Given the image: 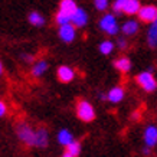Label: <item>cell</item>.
<instances>
[{
    "mask_svg": "<svg viewBox=\"0 0 157 157\" xmlns=\"http://www.w3.org/2000/svg\"><path fill=\"white\" fill-rule=\"evenodd\" d=\"M124 95H125V91L123 86H114L107 92V101L113 102V104H118L124 100Z\"/></svg>",
    "mask_w": 157,
    "mask_h": 157,
    "instance_id": "obj_10",
    "label": "cell"
},
{
    "mask_svg": "<svg viewBox=\"0 0 157 157\" xmlns=\"http://www.w3.org/2000/svg\"><path fill=\"white\" fill-rule=\"evenodd\" d=\"M62 157H74V156H71V154H68V153L65 151V153H63V154H62Z\"/></svg>",
    "mask_w": 157,
    "mask_h": 157,
    "instance_id": "obj_29",
    "label": "cell"
},
{
    "mask_svg": "<svg viewBox=\"0 0 157 157\" xmlns=\"http://www.w3.org/2000/svg\"><path fill=\"white\" fill-rule=\"evenodd\" d=\"M48 62L46 61H38L33 63V67H32V71H30V74L35 76V78H39V76H42L45 72L48 71Z\"/></svg>",
    "mask_w": 157,
    "mask_h": 157,
    "instance_id": "obj_16",
    "label": "cell"
},
{
    "mask_svg": "<svg viewBox=\"0 0 157 157\" xmlns=\"http://www.w3.org/2000/svg\"><path fill=\"white\" fill-rule=\"evenodd\" d=\"M150 151H151V148L147 147V146H144V148H143V154H144V156H148V154H150Z\"/></svg>",
    "mask_w": 157,
    "mask_h": 157,
    "instance_id": "obj_28",
    "label": "cell"
},
{
    "mask_svg": "<svg viewBox=\"0 0 157 157\" xmlns=\"http://www.w3.org/2000/svg\"><path fill=\"white\" fill-rule=\"evenodd\" d=\"M100 28L109 36H114L118 33V25H117L114 14H104L100 20Z\"/></svg>",
    "mask_w": 157,
    "mask_h": 157,
    "instance_id": "obj_4",
    "label": "cell"
},
{
    "mask_svg": "<svg viewBox=\"0 0 157 157\" xmlns=\"http://www.w3.org/2000/svg\"><path fill=\"white\" fill-rule=\"evenodd\" d=\"M58 35H59V38H61L65 43H71L76 36V28L72 23L62 25V26H59Z\"/></svg>",
    "mask_w": 157,
    "mask_h": 157,
    "instance_id": "obj_6",
    "label": "cell"
},
{
    "mask_svg": "<svg viewBox=\"0 0 157 157\" xmlns=\"http://www.w3.org/2000/svg\"><path fill=\"white\" fill-rule=\"evenodd\" d=\"M121 32H123L125 36H133L138 32V23L136 20H128V22H125L123 25V28H121Z\"/></svg>",
    "mask_w": 157,
    "mask_h": 157,
    "instance_id": "obj_18",
    "label": "cell"
},
{
    "mask_svg": "<svg viewBox=\"0 0 157 157\" xmlns=\"http://www.w3.org/2000/svg\"><path fill=\"white\" fill-rule=\"evenodd\" d=\"M125 2H127V0H115L114 3H113V10H114V13H123Z\"/></svg>",
    "mask_w": 157,
    "mask_h": 157,
    "instance_id": "obj_23",
    "label": "cell"
},
{
    "mask_svg": "<svg viewBox=\"0 0 157 157\" xmlns=\"http://www.w3.org/2000/svg\"><path fill=\"white\" fill-rule=\"evenodd\" d=\"M3 74V65H2V62H0V75Z\"/></svg>",
    "mask_w": 157,
    "mask_h": 157,
    "instance_id": "obj_30",
    "label": "cell"
},
{
    "mask_svg": "<svg viewBox=\"0 0 157 157\" xmlns=\"http://www.w3.org/2000/svg\"><path fill=\"white\" fill-rule=\"evenodd\" d=\"M143 138H144V144L147 146V147L153 148L157 146V127L156 125H147L146 128H144V134H143Z\"/></svg>",
    "mask_w": 157,
    "mask_h": 157,
    "instance_id": "obj_7",
    "label": "cell"
},
{
    "mask_svg": "<svg viewBox=\"0 0 157 157\" xmlns=\"http://www.w3.org/2000/svg\"><path fill=\"white\" fill-rule=\"evenodd\" d=\"M114 68L121 74H127L131 69V61L127 56H120L114 61Z\"/></svg>",
    "mask_w": 157,
    "mask_h": 157,
    "instance_id": "obj_12",
    "label": "cell"
},
{
    "mask_svg": "<svg viewBox=\"0 0 157 157\" xmlns=\"http://www.w3.org/2000/svg\"><path fill=\"white\" fill-rule=\"evenodd\" d=\"M74 140H75V138H74V134L68 128H62L61 131L58 133V143L61 144V146H63V147L69 146Z\"/></svg>",
    "mask_w": 157,
    "mask_h": 157,
    "instance_id": "obj_14",
    "label": "cell"
},
{
    "mask_svg": "<svg viewBox=\"0 0 157 157\" xmlns=\"http://www.w3.org/2000/svg\"><path fill=\"white\" fill-rule=\"evenodd\" d=\"M22 58H23V61H26V62H32V61H33V56H32V55H28V53H23V55H22Z\"/></svg>",
    "mask_w": 157,
    "mask_h": 157,
    "instance_id": "obj_27",
    "label": "cell"
},
{
    "mask_svg": "<svg viewBox=\"0 0 157 157\" xmlns=\"http://www.w3.org/2000/svg\"><path fill=\"white\" fill-rule=\"evenodd\" d=\"M76 9H78V6L74 0H61V3H59V12L68 14V16H72L76 12Z\"/></svg>",
    "mask_w": 157,
    "mask_h": 157,
    "instance_id": "obj_13",
    "label": "cell"
},
{
    "mask_svg": "<svg viewBox=\"0 0 157 157\" xmlns=\"http://www.w3.org/2000/svg\"><path fill=\"white\" fill-rule=\"evenodd\" d=\"M29 22H30V25H33L36 28H40V26L45 25V17L39 12H30L29 13Z\"/></svg>",
    "mask_w": 157,
    "mask_h": 157,
    "instance_id": "obj_19",
    "label": "cell"
},
{
    "mask_svg": "<svg viewBox=\"0 0 157 157\" xmlns=\"http://www.w3.org/2000/svg\"><path fill=\"white\" fill-rule=\"evenodd\" d=\"M117 46H118L120 49H125L127 48V40L124 38H118V40H117Z\"/></svg>",
    "mask_w": 157,
    "mask_h": 157,
    "instance_id": "obj_25",
    "label": "cell"
},
{
    "mask_svg": "<svg viewBox=\"0 0 157 157\" xmlns=\"http://www.w3.org/2000/svg\"><path fill=\"white\" fill-rule=\"evenodd\" d=\"M56 75H58V79L61 82L68 84V82H71L75 78V71L71 67H68V65H62V67L58 68Z\"/></svg>",
    "mask_w": 157,
    "mask_h": 157,
    "instance_id": "obj_8",
    "label": "cell"
},
{
    "mask_svg": "<svg viewBox=\"0 0 157 157\" xmlns=\"http://www.w3.org/2000/svg\"><path fill=\"white\" fill-rule=\"evenodd\" d=\"M138 117H140V115H138L137 113H134V114H133V118H138Z\"/></svg>",
    "mask_w": 157,
    "mask_h": 157,
    "instance_id": "obj_31",
    "label": "cell"
},
{
    "mask_svg": "<svg viewBox=\"0 0 157 157\" xmlns=\"http://www.w3.org/2000/svg\"><path fill=\"white\" fill-rule=\"evenodd\" d=\"M94 5H95V9L100 10V12H104L107 10L109 5V0H94Z\"/></svg>",
    "mask_w": 157,
    "mask_h": 157,
    "instance_id": "obj_24",
    "label": "cell"
},
{
    "mask_svg": "<svg viewBox=\"0 0 157 157\" xmlns=\"http://www.w3.org/2000/svg\"><path fill=\"white\" fill-rule=\"evenodd\" d=\"M140 7H141V5H140L138 0H127L125 6H124V9H123V13L130 14V16L131 14H137Z\"/></svg>",
    "mask_w": 157,
    "mask_h": 157,
    "instance_id": "obj_17",
    "label": "cell"
},
{
    "mask_svg": "<svg viewBox=\"0 0 157 157\" xmlns=\"http://www.w3.org/2000/svg\"><path fill=\"white\" fill-rule=\"evenodd\" d=\"M6 113H7V107H6V104L3 102V101L0 100V118H2Z\"/></svg>",
    "mask_w": 157,
    "mask_h": 157,
    "instance_id": "obj_26",
    "label": "cell"
},
{
    "mask_svg": "<svg viewBox=\"0 0 157 157\" xmlns=\"http://www.w3.org/2000/svg\"><path fill=\"white\" fill-rule=\"evenodd\" d=\"M16 134L19 138L20 143H23L25 146H35V134L36 130H33L28 123H19L16 127Z\"/></svg>",
    "mask_w": 157,
    "mask_h": 157,
    "instance_id": "obj_1",
    "label": "cell"
},
{
    "mask_svg": "<svg viewBox=\"0 0 157 157\" xmlns=\"http://www.w3.org/2000/svg\"><path fill=\"white\" fill-rule=\"evenodd\" d=\"M49 144V133L45 127H40V128L36 130V134H35V146L36 147H46Z\"/></svg>",
    "mask_w": 157,
    "mask_h": 157,
    "instance_id": "obj_11",
    "label": "cell"
},
{
    "mask_svg": "<svg viewBox=\"0 0 157 157\" xmlns=\"http://www.w3.org/2000/svg\"><path fill=\"white\" fill-rule=\"evenodd\" d=\"M147 43L150 48H157V19L150 23L147 30Z\"/></svg>",
    "mask_w": 157,
    "mask_h": 157,
    "instance_id": "obj_15",
    "label": "cell"
},
{
    "mask_svg": "<svg viewBox=\"0 0 157 157\" xmlns=\"http://www.w3.org/2000/svg\"><path fill=\"white\" fill-rule=\"evenodd\" d=\"M138 19L144 22V23H153L157 19V6L154 5H147L141 6L138 10Z\"/></svg>",
    "mask_w": 157,
    "mask_h": 157,
    "instance_id": "obj_5",
    "label": "cell"
},
{
    "mask_svg": "<svg viewBox=\"0 0 157 157\" xmlns=\"http://www.w3.org/2000/svg\"><path fill=\"white\" fill-rule=\"evenodd\" d=\"M55 22H56L59 26H62V25H67V23H71V16H68V14L62 13V12H59V10H58L56 16H55Z\"/></svg>",
    "mask_w": 157,
    "mask_h": 157,
    "instance_id": "obj_22",
    "label": "cell"
},
{
    "mask_svg": "<svg viewBox=\"0 0 157 157\" xmlns=\"http://www.w3.org/2000/svg\"><path fill=\"white\" fill-rule=\"evenodd\" d=\"M76 117L84 121V123H91L95 118V109L94 105L86 100H79L76 102Z\"/></svg>",
    "mask_w": 157,
    "mask_h": 157,
    "instance_id": "obj_2",
    "label": "cell"
},
{
    "mask_svg": "<svg viewBox=\"0 0 157 157\" xmlns=\"http://www.w3.org/2000/svg\"><path fill=\"white\" fill-rule=\"evenodd\" d=\"M67 153L68 154H71V156H74V157H78L79 154H81V143L79 141H76V140H74L69 146H67Z\"/></svg>",
    "mask_w": 157,
    "mask_h": 157,
    "instance_id": "obj_20",
    "label": "cell"
},
{
    "mask_svg": "<svg viewBox=\"0 0 157 157\" xmlns=\"http://www.w3.org/2000/svg\"><path fill=\"white\" fill-rule=\"evenodd\" d=\"M113 51H114V43L111 40H102L100 43V52L102 55H109Z\"/></svg>",
    "mask_w": 157,
    "mask_h": 157,
    "instance_id": "obj_21",
    "label": "cell"
},
{
    "mask_svg": "<svg viewBox=\"0 0 157 157\" xmlns=\"http://www.w3.org/2000/svg\"><path fill=\"white\" fill-rule=\"evenodd\" d=\"M86 22H88V14H86V12L84 9H81V7H78L75 13L71 16V23L74 25L75 28H84L86 25Z\"/></svg>",
    "mask_w": 157,
    "mask_h": 157,
    "instance_id": "obj_9",
    "label": "cell"
},
{
    "mask_svg": "<svg viewBox=\"0 0 157 157\" xmlns=\"http://www.w3.org/2000/svg\"><path fill=\"white\" fill-rule=\"evenodd\" d=\"M136 82L141 86L146 92H154L157 90V79L151 74V71H144L136 76Z\"/></svg>",
    "mask_w": 157,
    "mask_h": 157,
    "instance_id": "obj_3",
    "label": "cell"
}]
</instances>
